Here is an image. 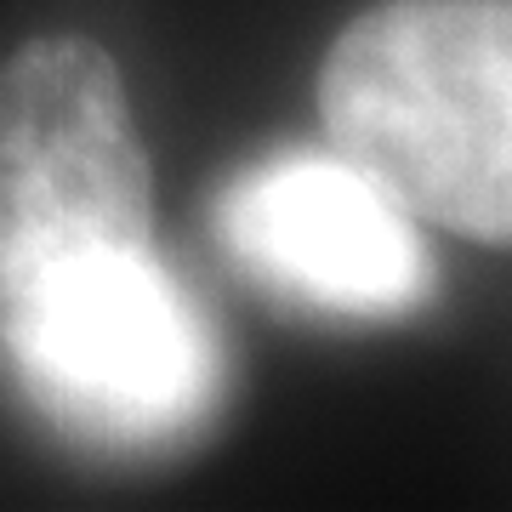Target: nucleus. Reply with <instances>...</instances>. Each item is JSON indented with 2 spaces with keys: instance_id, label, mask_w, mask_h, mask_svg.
Returning <instances> with one entry per match:
<instances>
[{
  "instance_id": "obj_3",
  "label": "nucleus",
  "mask_w": 512,
  "mask_h": 512,
  "mask_svg": "<svg viewBox=\"0 0 512 512\" xmlns=\"http://www.w3.org/2000/svg\"><path fill=\"white\" fill-rule=\"evenodd\" d=\"M211 234L274 296L336 319H399L439 291L410 211L342 154H274L211 200Z\"/></svg>"
},
{
  "instance_id": "obj_1",
  "label": "nucleus",
  "mask_w": 512,
  "mask_h": 512,
  "mask_svg": "<svg viewBox=\"0 0 512 512\" xmlns=\"http://www.w3.org/2000/svg\"><path fill=\"white\" fill-rule=\"evenodd\" d=\"M154 165L97 40L40 35L0 63V353L154 291Z\"/></svg>"
},
{
  "instance_id": "obj_2",
  "label": "nucleus",
  "mask_w": 512,
  "mask_h": 512,
  "mask_svg": "<svg viewBox=\"0 0 512 512\" xmlns=\"http://www.w3.org/2000/svg\"><path fill=\"white\" fill-rule=\"evenodd\" d=\"M342 160L421 222L512 239V0H382L319 63Z\"/></svg>"
}]
</instances>
